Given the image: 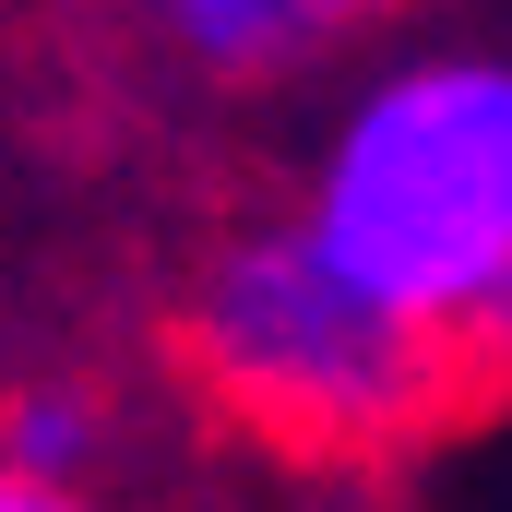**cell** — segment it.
Listing matches in <instances>:
<instances>
[{
    "mask_svg": "<svg viewBox=\"0 0 512 512\" xmlns=\"http://www.w3.org/2000/svg\"><path fill=\"white\" fill-rule=\"evenodd\" d=\"M465 358H489V370H512V274L489 286V310L465 322Z\"/></svg>",
    "mask_w": 512,
    "mask_h": 512,
    "instance_id": "cell-6",
    "label": "cell"
},
{
    "mask_svg": "<svg viewBox=\"0 0 512 512\" xmlns=\"http://www.w3.org/2000/svg\"><path fill=\"white\" fill-rule=\"evenodd\" d=\"M96 453H108V405H96V393L36 382V393H12V405H0V465L84 489V477H96Z\"/></svg>",
    "mask_w": 512,
    "mask_h": 512,
    "instance_id": "cell-4",
    "label": "cell"
},
{
    "mask_svg": "<svg viewBox=\"0 0 512 512\" xmlns=\"http://www.w3.org/2000/svg\"><path fill=\"white\" fill-rule=\"evenodd\" d=\"M179 334H191V370L286 453H393L465 382V358L429 322L382 310L298 215L239 227L203 262Z\"/></svg>",
    "mask_w": 512,
    "mask_h": 512,
    "instance_id": "cell-2",
    "label": "cell"
},
{
    "mask_svg": "<svg viewBox=\"0 0 512 512\" xmlns=\"http://www.w3.org/2000/svg\"><path fill=\"white\" fill-rule=\"evenodd\" d=\"M298 227L465 358V322L512 274V48L382 60L322 131Z\"/></svg>",
    "mask_w": 512,
    "mask_h": 512,
    "instance_id": "cell-1",
    "label": "cell"
},
{
    "mask_svg": "<svg viewBox=\"0 0 512 512\" xmlns=\"http://www.w3.org/2000/svg\"><path fill=\"white\" fill-rule=\"evenodd\" d=\"M0 512H108L96 489H60V477H24V465H0Z\"/></svg>",
    "mask_w": 512,
    "mask_h": 512,
    "instance_id": "cell-5",
    "label": "cell"
},
{
    "mask_svg": "<svg viewBox=\"0 0 512 512\" xmlns=\"http://www.w3.org/2000/svg\"><path fill=\"white\" fill-rule=\"evenodd\" d=\"M143 12H155V36L179 60H203L227 84H262V72H298L334 36H358L382 0H143Z\"/></svg>",
    "mask_w": 512,
    "mask_h": 512,
    "instance_id": "cell-3",
    "label": "cell"
}]
</instances>
